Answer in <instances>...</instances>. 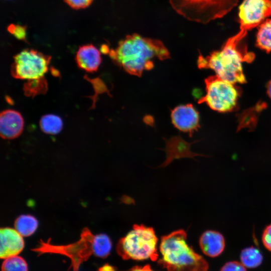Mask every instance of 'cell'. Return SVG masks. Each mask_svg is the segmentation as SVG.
Here are the masks:
<instances>
[{"instance_id":"cell-1","label":"cell","mask_w":271,"mask_h":271,"mask_svg":"<svg viewBox=\"0 0 271 271\" xmlns=\"http://www.w3.org/2000/svg\"><path fill=\"white\" fill-rule=\"evenodd\" d=\"M112 61L126 72L141 77L145 70L152 69L153 60L170 58V52L160 40L134 33L120 41L115 49H109Z\"/></svg>"},{"instance_id":"cell-2","label":"cell","mask_w":271,"mask_h":271,"mask_svg":"<svg viewBox=\"0 0 271 271\" xmlns=\"http://www.w3.org/2000/svg\"><path fill=\"white\" fill-rule=\"evenodd\" d=\"M247 33L239 30L228 38L221 48L204 57L200 54L198 66L200 69H211L221 78L233 84L244 83L246 79L242 63L251 62L254 55L249 52L242 41Z\"/></svg>"},{"instance_id":"cell-3","label":"cell","mask_w":271,"mask_h":271,"mask_svg":"<svg viewBox=\"0 0 271 271\" xmlns=\"http://www.w3.org/2000/svg\"><path fill=\"white\" fill-rule=\"evenodd\" d=\"M112 248L110 238L104 233L93 234L89 228L82 230L80 237L77 241L67 245H55L41 240L39 244L32 250L39 255L44 253H55L69 258L71 265L69 268L79 271L81 264L94 255L100 258L107 257Z\"/></svg>"},{"instance_id":"cell-4","label":"cell","mask_w":271,"mask_h":271,"mask_svg":"<svg viewBox=\"0 0 271 271\" xmlns=\"http://www.w3.org/2000/svg\"><path fill=\"white\" fill-rule=\"evenodd\" d=\"M161 263L168 271H207L205 260L187 243V234L180 229L163 236L160 245Z\"/></svg>"},{"instance_id":"cell-5","label":"cell","mask_w":271,"mask_h":271,"mask_svg":"<svg viewBox=\"0 0 271 271\" xmlns=\"http://www.w3.org/2000/svg\"><path fill=\"white\" fill-rule=\"evenodd\" d=\"M158 238L152 227L134 224L116 246L117 253L123 259L157 260Z\"/></svg>"},{"instance_id":"cell-6","label":"cell","mask_w":271,"mask_h":271,"mask_svg":"<svg viewBox=\"0 0 271 271\" xmlns=\"http://www.w3.org/2000/svg\"><path fill=\"white\" fill-rule=\"evenodd\" d=\"M239 0H169L172 8L187 20L203 24L220 19L236 6Z\"/></svg>"},{"instance_id":"cell-7","label":"cell","mask_w":271,"mask_h":271,"mask_svg":"<svg viewBox=\"0 0 271 271\" xmlns=\"http://www.w3.org/2000/svg\"><path fill=\"white\" fill-rule=\"evenodd\" d=\"M206 94L198 103H206L219 112H228L237 108L240 91L235 84L225 80L216 75L205 80Z\"/></svg>"},{"instance_id":"cell-8","label":"cell","mask_w":271,"mask_h":271,"mask_svg":"<svg viewBox=\"0 0 271 271\" xmlns=\"http://www.w3.org/2000/svg\"><path fill=\"white\" fill-rule=\"evenodd\" d=\"M51 57L33 49H25L14 57L11 72L17 79L28 81L44 78Z\"/></svg>"},{"instance_id":"cell-9","label":"cell","mask_w":271,"mask_h":271,"mask_svg":"<svg viewBox=\"0 0 271 271\" xmlns=\"http://www.w3.org/2000/svg\"><path fill=\"white\" fill-rule=\"evenodd\" d=\"M271 16V0H243L239 7L240 30L247 33Z\"/></svg>"},{"instance_id":"cell-10","label":"cell","mask_w":271,"mask_h":271,"mask_svg":"<svg viewBox=\"0 0 271 271\" xmlns=\"http://www.w3.org/2000/svg\"><path fill=\"white\" fill-rule=\"evenodd\" d=\"M171 117L175 127L190 137L200 127L199 113L192 104L176 106L172 110Z\"/></svg>"},{"instance_id":"cell-11","label":"cell","mask_w":271,"mask_h":271,"mask_svg":"<svg viewBox=\"0 0 271 271\" xmlns=\"http://www.w3.org/2000/svg\"><path fill=\"white\" fill-rule=\"evenodd\" d=\"M24 122L20 112L6 109L1 113L0 134L4 139H13L19 137L24 129Z\"/></svg>"},{"instance_id":"cell-12","label":"cell","mask_w":271,"mask_h":271,"mask_svg":"<svg viewBox=\"0 0 271 271\" xmlns=\"http://www.w3.org/2000/svg\"><path fill=\"white\" fill-rule=\"evenodd\" d=\"M1 234L0 257L6 259L18 255L24 247V241L22 236L15 229L2 228Z\"/></svg>"},{"instance_id":"cell-13","label":"cell","mask_w":271,"mask_h":271,"mask_svg":"<svg viewBox=\"0 0 271 271\" xmlns=\"http://www.w3.org/2000/svg\"><path fill=\"white\" fill-rule=\"evenodd\" d=\"M100 52L92 44L80 46L76 55L78 66L88 72L96 71L101 63Z\"/></svg>"},{"instance_id":"cell-14","label":"cell","mask_w":271,"mask_h":271,"mask_svg":"<svg viewBox=\"0 0 271 271\" xmlns=\"http://www.w3.org/2000/svg\"><path fill=\"white\" fill-rule=\"evenodd\" d=\"M199 245L204 254L211 257H215L223 251L225 246V239L220 232L207 230L201 235Z\"/></svg>"},{"instance_id":"cell-15","label":"cell","mask_w":271,"mask_h":271,"mask_svg":"<svg viewBox=\"0 0 271 271\" xmlns=\"http://www.w3.org/2000/svg\"><path fill=\"white\" fill-rule=\"evenodd\" d=\"M256 45L267 53L271 52V19H266L258 27Z\"/></svg>"},{"instance_id":"cell-16","label":"cell","mask_w":271,"mask_h":271,"mask_svg":"<svg viewBox=\"0 0 271 271\" xmlns=\"http://www.w3.org/2000/svg\"><path fill=\"white\" fill-rule=\"evenodd\" d=\"M15 229L23 236L28 237L33 234L38 226L37 219L30 215H22L15 221Z\"/></svg>"},{"instance_id":"cell-17","label":"cell","mask_w":271,"mask_h":271,"mask_svg":"<svg viewBox=\"0 0 271 271\" xmlns=\"http://www.w3.org/2000/svg\"><path fill=\"white\" fill-rule=\"evenodd\" d=\"M40 126L45 133L56 134L60 132L63 126L62 119L58 115L52 114L43 116L40 120Z\"/></svg>"},{"instance_id":"cell-18","label":"cell","mask_w":271,"mask_h":271,"mask_svg":"<svg viewBox=\"0 0 271 271\" xmlns=\"http://www.w3.org/2000/svg\"><path fill=\"white\" fill-rule=\"evenodd\" d=\"M240 260L244 266L252 268L260 265L263 260V256L257 248L250 246L241 251Z\"/></svg>"},{"instance_id":"cell-19","label":"cell","mask_w":271,"mask_h":271,"mask_svg":"<svg viewBox=\"0 0 271 271\" xmlns=\"http://www.w3.org/2000/svg\"><path fill=\"white\" fill-rule=\"evenodd\" d=\"M2 271H28V267L23 258L16 255L5 259L2 263Z\"/></svg>"},{"instance_id":"cell-20","label":"cell","mask_w":271,"mask_h":271,"mask_svg":"<svg viewBox=\"0 0 271 271\" xmlns=\"http://www.w3.org/2000/svg\"><path fill=\"white\" fill-rule=\"evenodd\" d=\"M46 89L47 83L45 78L28 81L24 86L25 92L29 96L44 92Z\"/></svg>"},{"instance_id":"cell-21","label":"cell","mask_w":271,"mask_h":271,"mask_svg":"<svg viewBox=\"0 0 271 271\" xmlns=\"http://www.w3.org/2000/svg\"><path fill=\"white\" fill-rule=\"evenodd\" d=\"M245 267L241 262L233 261L226 263L220 271H246Z\"/></svg>"},{"instance_id":"cell-22","label":"cell","mask_w":271,"mask_h":271,"mask_svg":"<svg viewBox=\"0 0 271 271\" xmlns=\"http://www.w3.org/2000/svg\"><path fill=\"white\" fill-rule=\"evenodd\" d=\"M64 1L71 8L80 9L88 7L93 0H64Z\"/></svg>"},{"instance_id":"cell-23","label":"cell","mask_w":271,"mask_h":271,"mask_svg":"<svg viewBox=\"0 0 271 271\" xmlns=\"http://www.w3.org/2000/svg\"><path fill=\"white\" fill-rule=\"evenodd\" d=\"M9 31L18 39L24 40L26 37V31L24 27L12 25L8 28Z\"/></svg>"},{"instance_id":"cell-24","label":"cell","mask_w":271,"mask_h":271,"mask_svg":"<svg viewBox=\"0 0 271 271\" xmlns=\"http://www.w3.org/2000/svg\"><path fill=\"white\" fill-rule=\"evenodd\" d=\"M262 241L264 247L271 251V224L264 229L262 235Z\"/></svg>"},{"instance_id":"cell-25","label":"cell","mask_w":271,"mask_h":271,"mask_svg":"<svg viewBox=\"0 0 271 271\" xmlns=\"http://www.w3.org/2000/svg\"><path fill=\"white\" fill-rule=\"evenodd\" d=\"M129 271H155L151 268L150 265H145L144 266H135Z\"/></svg>"},{"instance_id":"cell-26","label":"cell","mask_w":271,"mask_h":271,"mask_svg":"<svg viewBox=\"0 0 271 271\" xmlns=\"http://www.w3.org/2000/svg\"><path fill=\"white\" fill-rule=\"evenodd\" d=\"M99 271H115V270L111 265L105 264L100 268Z\"/></svg>"},{"instance_id":"cell-27","label":"cell","mask_w":271,"mask_h":271,"mask_svg":"<svg viewBox=\"0 0 271 271\" xmlns=\"http://www.w3.org/2000/svg\"><path fill=\"white\" fill-rule=\"evenodd\" d=\"M267 93L268 96L271 99V80L268 82L267 85Z\"/></svg>"}]
</instances>
